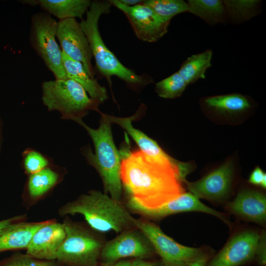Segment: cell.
Segmentation results:
<instances>
[{"label": "cell", "instance_id": "6da1fadb", "mask_svg": "<svg viewBox=\"0 0 266 266\" xmlns=\"http://www.w3.org/2000/svg\"><path fill=\"white\" fill-rule=\"evenodd\" d=\"M121 154V179L127 199L151 209L185 192L180 168L162 164L140 150Z\"/></svg>", "mask_w": 266, "mask_h": 266}, {"label": "cell", "instance_id": "7a4b0ae2", "mask_svg": "<svg viewBox=\"0 0 266 266\" xmlns=\"http://www.w3.org/2000/svg\"><path fill=\"white\" fill-rule=\"evenodd\" d=\"M58 213L60 217L81 214L90 228L101 233L112 231L120 233L137 228L136 219L121 201L96 190L64 204Z\"/></svg>", "mask_w": 266, "mask_h": 266}, {"label": "cell", "instance_id": "3957f363", "mask_svg": "<svg viewBox=\"0 0 266 266\" xmlns=\"http://www.w3.org/2000/svg\"><path fill=\"white\" fill-rule=\"evenodd\" d=\"M111 6L108 0L92 1L86 18L80 22L98 70L110 84L112 76L118 77L133 89L153 83V79L148 75H138L123 65L104 43L99 31V21L102 14L109 12Z\"/></svg>", "mask_w": 266, "mask_h": 266}, {"label": "cell", "instance_id": "277c9868", "mask_svg": "<svg viewBox=\"0 0 266 266\" xmlns=\"http://www.w3.org/2000/svg\"><path fill=\"white\" fill-rule=\"evenodd\" d=\"M100 114L101 119L97 129L90 127L83 121L78 123L87 131L95 147L94 154L90 148L84 149L83 153L89 164L99 174L104 193L116 200L121 201L123 194L121 179L122 156L114 142L111 123L104 113L100 112Z\"/></svg>", "mask_w": 266, "mask_h": 266}, {"label": "cell", "instance_id": "5b68a950", "mask_svg": "<svg viewBox=\"0 0 266 266\" xmlns=\"http://www.w3.org/2000/svg\"><path fill=\"white\" fill-rule=\"evenodd\" d=\"M66 236L56 257L62 266H100L101 249L106 240L102 233L87 224L65 217Z\"/></svg>", "mask_w": 266, "mask_h": 266}, {"label": "cell", "instance_id": "8992f818", "mask_svg": "<svg viewBox=\"0 0 266 266\" xmlns=\"http://www.w3.org/2000/svg\"><path fill=\"white\" fill-rule=\"evenodd\" d=\"M42 101L48 111H57L61 118L79 123L90 111H99L100 103L91 99L74 80L44 81L41 84Z\"/></svg>", "mask_w": 266, "mask_h": 266}, {"label": "cell", "instance_id": "52a82bcc", "mask_svg": "<svg viewBox=\"0 0 266 266\" xmlns=\"http://www.w3.org/2000/svg\"><path fill=\"white\" fill-rule=\"evenodd\" d=\"M135 224L151 241L163 266H188L200 259L211 258L215 254L212 248L206 245L191 247L177 242L149 220L136 219Z\"/></svg>", "mask_w": 266, "mask_h": 266}, {"label": "cell", "instance_id": "ba28073f", "mask_svg": "<svg viewBox=\"0 0 266 266\" xmlns=\"http://www.w3.org/2000/svg\"><path fill=\"white\" fill-rule=\"evenodd\" d=\"M58 21L46 12H38L31 18L30 41L55 79L67 78L62 52L56 40Z\"/></svg>", "mask_w": 266, "mask_h": 266}, {"label": "cell", "instance_id": "9c48e42d", "mask_svg": "<svg viewBox=\"0 0 266 266\" xmlns=\"http://www.w3.org/2000/svg\"><path fill=\"white\" fill-rule=\"evenodd\" d=\"M234 179L233 162L228 160L200 179L193 182L186 180L183 184L198 199L224 205L230 200L233 195Z\"/></svg>", "mask_w": 266, "mask_h": 266}, {"label": "cell", "instance_id": "30bf717a", "mask_svg": "<svg viewBox=\"0 0 266 266\" xmlns=\"http://www.w3.org/2000/svg\"><path fill=\"white\" fill-rule=\"evenodd\" d=\"M156 254L147 236L137 228L122 232L106 241L101 251L100 263H113L126 258L149 259Z\"/></svg>", "mask_w": 266, "mask_h": 266}, {"label": "cell", "instance_id": "8fae6325", "mask_svg": "<svg viewBox=\"0 0 266 266\" xmlns=\"http://www.w3.org/2000/svg\"><path fill=\"white\" fill-rule=\"evenodd\" d=\"M260 233L251 228L235 230L204 266H244L253 263Z\"/></svg>", "mask_w": 266, "mask_h": 266}, {"label": "cell", "instance_id": "7c38bea8", "mask_svg": "<svg viewBox=\"0 0 266 266\" xmlns=\"http://www.w3.org/2000/svg\"><path fill=\"white\" fill-rule=\"evenodd\" d=\"M130 212L149 220H160L169 215L186 212H200L213 215L231 228L233 224L228 215L205 205L190 192H184L176 198L155 208L143 207L130 199L125 204Z\"/></svg>", "mask_w": 266, "mask_h": 266}, {"label": "cell", "instance_id": "4fadbf2b", "mask_svg": "<svg viewBox=\"0 0 266 266\" xmlns=\"http://www.w3.org/2000/svg\"><path fill=\"white\" fill-rule=\"evenodd\" d=\"M108 1L125 15L139 39L147 42H157L167 32L170 22L162 20L143 2L128 6L119 0Z\"/></svg>", "mask_w": 266, "mask_h": 266}, {"label": "cell", "instance_id": "5bb4252c", "mask_svg": "<svg viewBox=\"0 0 266 266\" xmlns=\"http://www.w3.org/2000/svg\"><path fill=\"white\" fill-rule=\"evenodd\" d=\"M56 38L62 53L70 59L82 64L89 75L95 78L92 64V53L80 22L75 18L59 20Z\"/></svg>", "mask_w": 266, "mask_h": 266}, {"label": "cell", "instance_id": "9a60e30c", "mask_svg": "<svg viewBox=\"0 0 266 266\" xmlns=\"http://www.w3.org/2000/svg\"><path fill=\"white\" fill-rule=\"evenodd\" d=\"M224 209L239 220L266 224V196L260 191L244 188L235 197L224 204Z\"/></svg>", "mask_w": 266, "mask_h": 266}, {"label": "cell", "instance_id": "2e32d148", "mask_svg": "<svg viewBox=\"0 0 266 266\" xmlns=\"http://www.w3.org/2000/svg\"><path fill=\"white\" fill-rule=\"evenodd\" d=\"M146 109L141 104L133 115L127 117H119L104 114L105 117L111 123H115L125 130L134 140L140 150L156 161L166 166L180 167L182 162L178 161L167 155L154 140L150 138L142 131L134 128L132 122L142 114Z\"/></svg>", "mask_w": 266, "mask_h": 266}, {"label": "cell", "instance_id": "e0dca14e", "mask_svg": "<svg viewBox=\"0 0 266 266\" xmlns=\"http://www.w3.org/2000/svg\"><path fill=\"white\" fill-rule=\"evenodd\" d=\"M66 236L64 226L50 219L33 234L26 249L27 255L39 259L55 261Z\"/></svg>", "mask_w": 266, "mask_h": 266}, {"label": "cell", "instance_id": "ac0fdd59", "mask_svg": "<svg viewBox=\"0 0 266 266\" xmlns=\"http://www.w3.org/2000/svg\"><path fill=\"white\" fill-rule=\"evenodd\" d=\"M65 167L52 164L28 176L22 198L29 206L44 198L60 184L66 173Z\"/></svg>", "mask_w": 266, "mask_h": 266}, {"label": "cell", "instance_id": "d6986e66", "mask_svg": "<svg viewBox=\"0 0 266 266\" xmlns=\"http://www.w3.org/2000/svg\"><path fill=\"white\" fill-rule=\"evenodd\" d=\"M202 109L208 113L220 117H238L249 113L255 104L249 97L232 93L202 98Z\"/></svg>", "mask_w": 266, "mask_h": 266}, {"label": "cell", "instance_id": "ffe728a7", "mask_svg": "<svg viewBox=\"0 0 266 266\" xmlns=\"http://www.w3.org/2000/svg\"><path fill=\"white\" fill-rule=\"evenodd\" d=\"M48 221H20L0 230V253L7 251L26 250L34 233Z\"/></svg>", "mask_w": 266, "mask_h": 266}, {"label": "cell", "instance_id": "44dd1931", "mask_svg": "<svg viewBox=\"0 0 266 266\" xmlns=\"http://www.w3.org/2000/svg\"><path fill=\"white\" fill-rule=\"evenodd\" d=\"M90 0H26L22 2L31 5H38L50 15L59 20L79 18L83 19L91 3Z\"/></svg>", "mask_w": 266, "mask_h": 266}, {"label": "cell", "instance_id": "7402d4cb", "mask_svg": "<svg viewBox=\"0 0 266 266\" xmlns=\"http://www.w3.org/2000/svg\"><path fill=\"white\" fill-rule=\"evenodd\" d=\"M62 59L67 78L80 84L90 97L100 104L107 100L108 95L106 88L89 75L82 64L70 59L63 53Z\"/></svg>", "mask_w": 266, "mask_h": 266}, {"label": "cell", "instance_id": "603a6c76", "mask_svg": "<svg viewBox=\"0 0 266 266\" xmlns=\"http://www.w3.org/2000/svg\"><path fill=\"white\" fill-rule=\"evenodd\" d=\"M188 12L199 17L210 26L226 24V9L222 0H188Z\"/></svg>", "mask_w": 266, "mask_h": 266}, {"label": "cell", "instance_id": "cb8c5ba5", "mask_svg": "<svg viewBox=\"0 0 266 266\" xmlns=\"http://www.w3.org/2000/svg\"><path fill=\"white\" fill-rule=\"evenodd\" d=\"M228 22L237 25L261 14L263 1L260 0H223Z\"/></svg>", "mask_w": 266, "mask_h": 266}, {"label": "cell", "instance_id": "d4e9b609", "mask_svg": "<svg viewBox=\"0 0 266 266\" xmlns=\"http://www.w3.org/2000/svg\"><path fill=\"white\" fill-rule=\"evenodd\" d=\"M212 55V51L208 49L191 55L182 63L177 72L188 85L206 78V71L211 66Z\"/></svg>", "mask_w": 266, "mask_h": 266}, {"label": "cell", "instance_id": "484cf974", "mask_svg": "<svg viewBox=\"0 0 266 266\" xmlns=\"http://www.w3.org/2000/svg\"><path fill=\"white\" fill-rule=\"evenodd\" d=\"M143 3L166 22H170L173 17L188 10V3L183 0H145Z\"/></svg>", "mask_w": 266, "mask_h": 266}, {"label": "cell", "instance_id": "4316f807", "mask_svg": "<svg viewBox=\"0 0 266 266\" xmlns=\"http://www.w3.org/2000/svg\"><path fill=\"white\" fill-rule=\"evenodd\" d=\"M54 164L52 158L38 150L27 148L22 153L21 166L28 176L37 172Z\"/></svg>", "mask_w": 266, "mask_h": 266}, {"label": "cell", "instance_id": "83f0119b", "mask_svg": "<svg viewBox=\"0 0 266 266\" xmlns=\"http://www.w3.org/2000/svg\"><path fill=\"white\" fill-rule=\"evenodd\" d=\"M187 86L177 71L158 82L155 84V91L161 98L173 99L181 96Z\"/></svg>", "mask_w": 266, "mask_h": 266}, {"label": "cell", "instance_id": "f1b7e54d", "mask_svg": "<svg viewBox=\"0 0 266 266\" xmlns=\"http://www.w3.org/2000/svg\"><path fill=\"white\" fill-rule=\"evenodd\" d=\"M0 266H62L54 261L31 257L27 254L15 253L0 261Z\"/></svg>", "mask_w": 266, "mask_h": 266}, {"label": "cell", "instance_id": "f546056e", "mask_svg": "<svg viewBox=\"0 0 266 266\" xmlns=\"http://www.w3.org/2000/svg\"><path fill=\"white\" fill-rule=\"evenodd\" d=\"M253 263L259 266L266 265V233L264 230L260 233Z\"/></svg>", "mask_w": 266, "mask_h": 266}, {"label": "cell", "instance_id": "4dcf8cb0", "mask_svg": "<svg viewBox=\"0 0 266 266\" xmlns=\"http://www.w3.org/2000/svg\"><path fill=\"white\" fill-rule=\"evenodd\" d=\"M265 178H266V173L260 167L257 166L250 174L248 181L252 185L261 186Z\"/></svg>", "mask_w": 266, "mask_h": 266}, {"label": "cell", "instance_id": "1f68e13d", "mask_svg": "<svg viewBox=\"0 0 266 266\" xmlns=\"http://www.w3.org/2000/svg\"><path fill=\"white\" fill-rule=\"evenodd\" d=\"M27 220V214H23L0 220V230L9 225L20 221H26Z\"/></svg>", "mask_w": 266, "mask_h": 266}, {"label": "cell", "instance_id": "d6a6232c", "mask_svg": "<svg viewBox=\"0 0 266 266\" xmlns=\"http://www.w3.org/2000/svg\"><path fill=\"white\" fill-rule=\"evenodd\" d=\"M131 266H163L161 260L147 261L144 259H134L132 261Z\"/></svg>", "mask_w": 266, "mask_h": 266}, {"label": "cell", "instance_id": "836d02e7", "mask_svg": "<svg viewBox=\"0 0 266 266\" xmlns=\"http://www.w3.org/2000/svg\"><path fill=\"white\" fill-rule=\"evenodd\" d=\"M132 261L120 260L113 263H100V266H131Z\"/></svg>", "mask_w": 266, "mask_h": 266}, {"label": "cell", "instance_id": "e575fe53", "mask_svg": "<svg viewBox=\"0 0 266 266\" xmlns=\"http://www.w3.org/2000/svg\"><path fill=\"white\" fill-rule=\"evenodd\" d=\"M122 3L128 6H133L143 2L142 0H119Z\"/></svg>", "mask_w": 266, "mask_h": 266}, {"label": "cell", "instance_id": "d590c367", "mask_svg": "<svg viewBox=\"0 0 266 266\" xmlns=\"http://www.w3.org/2000/svg\"><path fill=\"white\" fill-rule=\"evenodd\" d=\"M210 259L209 258H205L200 259L188 266H204Z\"/></svg>", "mask_w": 266, "mask_h": 266}, {"label": "cell", "instance_id": "8d00e7d4", "mask_svg": "<svg viewBox=\"0 0 266 266\" xmlns=\"http://www.w3.org/2000/svg\"><path fill=\"white\" fill-rule=\"evenodd\" d=\"M2 122L0 117V153L2 148L3 143V135H2Z\"/></svg>", "mask_w": 266, "mask_h": 266}]
</instances>
